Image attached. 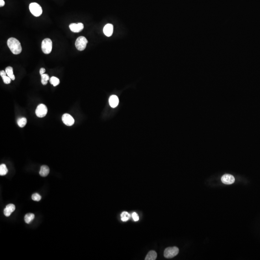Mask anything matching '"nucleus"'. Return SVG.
Instances as JSON below:
<instances>
[{
    "instance_id": "obj_10",
    "label": "nucleus",
    "mask_w": 260,
    "mask_h": 260,
    "mask_svg": "<svg viewBox=\"0 0 260 260\" xmlns=\"http://www.w3.org/2000/svg\"><path fill=\"white\" fill-rule=\"evenodd\" d=\"M103 32L105 36L110 37L113 32V26L111 24H108L104 27Z\"/></svg>"
},
{
    "instance_id": "obj_19",
    "label": "nucleus",
    "mask_w": 260,
    "mask_h": 260,
    "mask_svg": "<svg viewBox=\"0 0 260 260\" xmlns=\"http://www.w3.org/2000/svg\"><path fill=\"white\" fill-rule=\"evenodd\" d=\"M121 219L123 222H126L130 218V214L128 212H122L121 215Z\"/></svg>"
},
{
    "instance_id": "obj_22",
    "label": "nucleus",
    "mask_w": 260,
    "mask_h": 260,
    "mask_svg": "<svg viewBox=\"0 0 260 260\" xmlns=\"http://www.w3.org/2000/svg\"><path fill=\"white\" fill-rule=\"evenodd\" d=\"M1 78L3 79L4 83H5V84H8L11 83L12 79L10 77L8 76L7 75L3 76V77H1Z\"/></svg>"
},
{
    "instance_id": "obj_5",
    "label": "nucleus",
    "mask_w": 260,
    "mask_h": 260,
    "mask_svg": "<svg viewBox=\"0 0 260 260\" xmlns=\"http://www.w3.org/2000/svg\"><path fill=\"white\" fill-rule=\"evenodd\" d=\"M179 249L176 247H168L165 250L164 256L166 258H172L178 254Z\"/></svg>"
},
{
    "instance_id": "obj_26",
    "label": "nucleus",
    "mask_w": 260,
    "mask_h": 260,
    "mask_svg": "<svg viewBox=\"0 0 260 260\" xmlns=\"http://www.w3.org/2000/svg\"><path fill=\"white\" fill-rule=\"evenodd\" d=\"M5 4V2L4 0H0V6L3 7Z\"/></svg>"
},
{
    "instance_id": "obj_17",
    "label": "nucleus",
    "mask_w": 260,
    "mask_h": 260,
    "mask_svg": "<svg viewBox=\"0 0 260 260\" xmlns=\"http://www.w3.org/2000/svg\"><path fill=\"white\" fill-rule=\"evenodd\" d=\"M8 172V169L6 167V165L2 164L0 165V175L4 176L6 175Z\"/></svg>"
},
{
    "instance_id": "obj_13",
    "label": "nucleus",
    "mask_w": 260,
    "mask_h": 260,
    "mask_svg": "<svg viewBox=\"0 0 260 260\" xmlns=\"http://www.w3.org/2000/svg\"><path fill=\"white\" fill-rule=\"evenodd\" d=\"M49 168L46 165H42L41 166L39 174L42 177H46L49 175Z\"/></svg>"
},
{
    "instance_id": "obj_16",
    "label": "nucleus",
    "mask_w": 260,
    "mask_h": 260,
    "mask_svg": "<svg viewBox=\"0 0 260 260\" xmlns=\"http://www.w3.org/2000/svg\"><path fill=\"white\" fill-rule=\"evenodd\" d=\"M35 218V215L33 213H27L25 216L24 219H25V222H26L27 224H29L30 223L32 222V221Z\"/></svg>"
},
{
    "instance_id": "obj_6",
    "label": "nucleus",
    "mask_w": 260,
    "mask_h": 260,
    "mask_svg": "<svg viewBox=\"0 0 260 260\" xmlns=\"http://www.w3.org/2000/svg\"><path fill=\"white\" fill-rule=\"evenodd\" d=\"M47 111H48V109H47L46 105L44 104H41L38 105L36 111H35V113H36V115L39 118H43L46 115Z\"/></svg>"
},
{
    "instance_id": "obj_18",
    "label": "nucleus",
    "mask_w": 260,
    "mask_h": 260,
    "mask_svg": "<svg viewBox=\"0 0 260 260\" xmlns=\"http://www.w3.org/2000/svg\"><path fill=\"white\" fill-rule=\"evenodd\" d=\"M49 80V76L47 74H44L41 75V82L43 85L47 84L48 81Z\"/></svg>"
},
{
    "instance_id": "obj_11",
    "label": "nucleus",
    "mask_w": 260,
    "mask_h": 260,
    "mask_svg": "<svg viewBox=\"0 0 260 260\" xmlns=\"http://www.w3.org/2000/svg\"><path fill=\"white\" fill-rule=\"evenodd\" d=\"M16 209V207L13 204H9L6 206L5 209H4V215L6 217L10 216L13 212L15 211Z\"/></svg>"
},
{
    "instance_id": "obj_21",
    "label": "nucleus",
    "mask_w": 260,
    "mask_h": 260,
    "mask_svg": "<svg viewBox=\"0 0 260 260\" xmlns=\"http://www.w3.org/2000/svg\"><path fill=\"white\" fill-rule=\"evenodd\" d=\"M50 82L53 86H56L60 83L59 79L56 77H52L50 79Z\"/></svg>"
},
{
    "instance_id": "obj_2",
    "label": "nucleus",
    "mask_w": 260,
    "mask_h": 260,
    "mask_svg": "<svg viewBox=\"0 0 260 260\" xmlns=\"http://www.w3.org/2000/svg\"><path fill=\"white\" fill-rule=\"evenodd\" d=\"M53 43L49 38H46L42 41V49L43 53L49 54L52 51Z\"/></svg>"
},
{
    "instance_id": "obj_20",
    "label": "nucleus",
    "mask_w": 260,
    "mask_h": 260,
    "mask_svg": "<svg viewBox=\"0 0 260 260\" xmlns=\"http://www.w3.org/2000/svg\"><path fill=\"white\" fill-rule=\"evenodd\" d=\"M27 120L26 118H21L17 120V124L21 128L24 127L27 124Z\"/></svg>"
},
{
    "instance_id": "obj_3",
    "label": "nucleus",
    "mask_w": 260,
    "mask_h": 260,
    "mask_svg": "<svg viewBox=\"0 0 260 260\" xmlns=\"http://www.w3.org/2000/svg\"><path fill=\"white\" fill-rule=\"evenodd\" d=\"M30 11L34 16L38 17L42 14V7L38 4L32 3L29 6Z\"/></svg>"
},
{
    "instance_id": "obj_4",
    "label": "nucleus",
    "mask_w": 260,
    "mask_h": 260,
    "mask_svg": "<svg viewBox=\"0 0 260 260\" xmlns=\"http://www.w3.org/2000/svg\"><path fill=\"white\" fill-rule=\"evenodd\" d=\"M88 43V41L84 36H80L77 39L75 42V46L79 51L84 50Z\"/></svg>"
},
{
    "instance_id": "obj_9",
    "label": "nucleus",
    "mask_w": 260,
    "mask_h": 260,
    "mask_svg": "<svg viewBox=\"0 0 260 260\" xmlns=\"http://www.w3.org/2000/svg\"><path fill=\"white\" fill-rule=\"evenodd\" d=\"M221 181L225 185H231L234 183L235 181V177L229 174H225L221 178Z\"/></svg>"
},
{
    "instance_id": "obj_25",
    "label": "nucleus",
    "mask_w": 260,
    "mask_h": 260,
    "mask_svg": "<svg viewBox=\"0 0 260 260\" xmlns=\"http://www.w3.org/2000/svg\"><path fill=\"white\" fill-rule=\"evenodd\" d=\"M45 68H41L40 70V74L41 75H42L44 74H45Z\"/></svg>"
},
{
    "instance_id": "obj_1",
    "label": "nucleus",
    "mask_w": 260,
    "mask_h": 260,
    "mask_svg": "<svg viewBox=\"0 0 260 260\" xmlns=\"http://www.w3.org/2000/svg\"><path fill=\"white\" fill-rule=\"evenodd\" d=\"M7 45L9 48L14 55H19L22 52L21 43L19 40L15 38L11 37L7 41Z\"/></svg>"
},
{
    "instance_id": "obj_7",
    "label": "nucleus",
    "mask_w": 260,
    "mask_h": 260,
    "mask_svg": "<svg viewBox=\"0 0 260 260\" xmlns=\"http://www.w3.org/2000/svg\"><path fill=\"white\" fill-rule=\"evenodd\" d=\"M62 120L65 125L68 126H72L75 123L74 118L71 115L68 113L64 114L62 116Z\"/></svg>"
},
{
    "instance_id": "obj_24",
    "label": "nucleus",
    "mask_w": 260,
    "mask_h": 260,
    "mask_svg": "<svg viewBox=\"0 0 260 260\" xmlns=\"http://www.w3.org/2000/svg\"><path fill=\"white\" fill-rule=\"evenodd\" d=\"M132 217H133V219L134 221H137L139 220V216L138 215V214L136 213V212H134L132 214Z\"/></svg>"
},
{
    "instance_id": "obj_23",
    "label": "nucleus",
    "mask_w": 260,
    "mask_h": 260,
    "mask_svg": "<svg viewBox=\"0 0 260 260\" xmlns=\"http://www.w3.org/2000/svg\"><path fill=\"white\" fill-rule=\"evenodd\" d=\"M31 198H32L33 201H40L41 200V198H42V197L39 194L35 193L32 195Z\"/></svg>"
},
{
    "instance_id": "obj_14",
    "label": "nucleus",
    "mask_w": 260,
    "mask_h": 260,
    "mask_svg": "<svg viewBox=\"0 0 260 260\" xmlns=\"http://www.w3.org/2000/svg\"><path fill=\"white\" fill-rule=\"evenodd\" d=\"M157 257V254L156 251L154 250H151L147 253L145 260H156Z\"/></svg>"
},
{
    "instance_id": "obj_8",
    "label": "nucleus",
    "mask_w": 260,
    "mask_h": 260,
    "mask_svg": "<svg viewBox=\"0 0 260 260\" xmlns=\"http://www.w3.org/2000/svg\"><path fill=\"white\" fill-rule=\"evenodd\" d=\"M69 29L71 31L75 33L81 32L84 28V25L82 23H71L69 25Z\"/></svg>"
},
{
    "instance_id": "obj_15",
    "label": "nucleus",
    "mask_w": 260,
    "mask_h": 260,
    "mask_svg": "<svg viewBox=\"0 0 260 260\" xmlns=\"http://www.w3.org/2000/svg\"><path fill=\"white\" fill-rule=\"evenodd\" d=\"M5 72L8 76L12 80L14 81L15 79V76L13 73V69L12 67H8L5 68Z\"/></svg>"
},
{
    "instance_id": "obj_12",
    "label": "nucleus",
    "mask_w": 260,
    "mask_h": 260,
    "mask_svg": "<svg viewBox=\"0 0 260 260\" xmlns=\"http://www.w3.org/2000/svg\"><path fill=\"white\" fill-rule=\"evenodd\" d=\"M119 100L118 97L116 95H112L109 97V104L110 107L115 108L119 105Z\"/></svg>"
}]
</instances>
